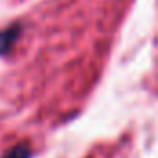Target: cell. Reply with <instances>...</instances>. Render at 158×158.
I'll use <instances>...</instances> for the list:
<instances>
[{
	"instance_id": "cell-1",
	"label": "cell",
	"mask_w": 158,
	"mask_h": 158,
	"mask_svg": "<svg viewBox=\"0 0 158 158\" xmlns=\"http://www.w3.org/2000/svg\"><path fill=\"white\" fill-rule=\"evenodd\" d=\"M19 35H20V26L19 24H13L7 30L0 31V55H4L11 50V46L17 42Z\"/></svg>"
},
{
	"instance_id": "cell-2",
	"label": "cell",
	"mask_w": 158,
	"mask_h": 158,
	"mask_svg": "<svg viewBox=\"0 0 158 158\" xmlns=\"http://www.w3.org/2000/svg\"><path fill=\"white\" fill-rule=\"evenodd\" d=\"M2 158H31V149L28 143H19L13 149H9Z\"/></svg>"
}]
</instances>
